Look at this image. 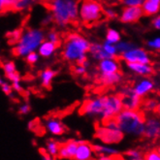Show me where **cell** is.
<instances>
[{"instance_id": "4dcf8cb0", "label": "cell", "mask_w": 160, "mask_h": 160, "mask_svg": "<svg viewBox=\"0 0 160 160\" xmlns=\"http://www.w3.org/2000/svg\"><path fill=\"white\" fill-rule=\"evenodd\" d=\"M134 45L130 42H124V41H119L118 44H116V48H117V52H118V55H120L123 52L129 51L130 49L134 48Z\"/></svg>"}, {"instance_id": "f546056e", "label": "cell", "mask_w": 160, "mask_h": 160, "mask_svg": "<svg viewBox=\"0 0 160 160\" xmlns=\"http://www.w3.org/2000/svg\"><path fill=\"white\" fill-rule=\"evenodd\" d=\"M37 1H39V0H21V1L14 7L13 11H18V12L24 11L29 7H31L33 4H35Z\"/></svg>"}, {"instance_id": "1f68e13d", "label": "cell", "mask_w": 160, "mask_h": 160, "mask_svg": "<svg viewBox=\"0 0 160 160\" xmlns=\"http://www.w3.org/2000/svg\"><path fill=\"white\" fill-rule=\"evenodd\" d=\"M144 107L148 112H155L158 109V107H159L158 100L154 99V98L147 99L146 102H145V104H144Z\"/></svg>"}, {"instance_id": "d590c367", "label": "cell", "mask_w": 160, "mask_h": 160, "mask_svg": "<svg viewBox=\"0 0 160 160\" xmlns=\"http://www.w3.org/2000/svg\"><path fill=\"white\" fill-rule=\"evenodd\" d=\"M21 34H22V31L21 30H14V31L10 32V33L8 34L9 42H10L11 44H16L18 42V40L20 39Z\"/></svg>"}, {"instance_id": "ac0fdd59", "label": "cell", "mask_w": 160, "mask_h": 160, "mask_svg": "<svg viewBox=\"0 0 160 160\" xmlns=\"http://www.w3.org/2000/svg\"><path fill=\"white\" fill-rule=\"evenodd\" d=\"M93 155V148L88 143L83 140H79V145L75 153V160H91Z\"/></svg>"}, {"instance_id": "9a60e30c", "label": "cell", "mask_w": 160, "mask_h": 160, "mask_svg": "<svg viewBox=\"0 0 160 160\" xmlns=\"http://www.w3.org/2000/svg\"><path fill=\"white\" fill-rule=\"evenodd\" d=\"M45 128L53 136H61L65 133L66 128L62 121L56 117H50L45 120Z\"/></svg>"}, {"instance_id": "3957f363", "label": "cell", "mask_w": 160, "mask_h": 160, "mask_svg": "<svg viewBox=\"0 0 160 160\" xmlns=\"http://www.w3.org/2000/svg\"><path fill=\"white\" fill-rule=\"evenodd\" d=\"M115 119L123 134L134 137L144 135L145 117L138 110L122 109Z\"/></svg>"}, {"instance_id": "ee69618b", "label": "cell", "mask_w": 160, "mask_h": 160, "mask_svg": "<svg viewBox=\"0 0 160 160\" xmlns=\"http://www.w3.org/2000/svg\"><path fill=\"white\" fill-rule=\"evenodd\" d=\"M152 25L155 29H160V17L159 16H155L152 20Z\"/></svg>"}, {"instance_id": "ba28073f", "label": "cell", "mask_w": 160, "mask_h": 160, "mask_svg": "<svg viewBox=\"0 0 160 160\" xmlns=\"http://www.w3.org/2000/svg\"><path fill=\"white\" fill-rule=\"evenodd\" d=\"M123 109L121 104L120 96L112 94V95H105V107L103 112L102 121L104 122L111 118H115L118 112Z\"/></svg>"}, {"instance_id": "8d00e7d4", "label": "cell", "mask_w": 160, "mask_h": 160, "mask_svg": "<svg viewBox=\"0 0 160 160\" xmlns=\"http://www.w3.org/2000/svg\"><path fill=\"white\" fill-rule=\"evenodd\" d=\"M73 71L77 76H84L88 72V68L86 66H83L82 64H77L76 66L73 68Z\"/></svg>"}, {"instance_id": "f1b7e54d", "label": "cell", "mask_w": 160, "mask_h": 160, "mask_svg": "<svg viewBox=\"0 0 160 160\" xmlns=\"http://www.w3.org/2000/svg\"><path fill=\"white\" fill-rule=\"evenodd\" d=\"M102 48H103V51H104L105 53L107 54L108 58H117V56H118V52H117L116 45L104 42L102 44Z\"/></svg>"}, {"instance_id": "ffe728a7", "label": "cell", "mask_w": 160, "mask_h": 160, "mask_svg": "<svg viewBox=\"0 0 160 160\" xmlns=\"http://www.w3.org/2000/svg\"><path fill=\"white\" fill-rule=\"evenodd\" d=\"M58 45L52 43L48 40H44L40 44L39 48L37 49V52H38V54L42 56V58H49L54 54V52L58 50Z\"/></svg>"}, {"instance_id": "5b68a950", "label": "cell", "mask_w": 160, "mask_h": 160, "mask_svg": "<svg viewBox=\"0 0 160 160\" xmlns=\"http://www.w3.org/2000/svg\"><path fill=\"white\" fill-rule=\"evenodd\" d=\"M79 20L84 25H94L104 18V9L94 0H80Z\"/></svg>"}, {"instance_id": "4fadbf2b", "label": "cell", "mask_w": 160, "mask_h": 160, "mask_svg": "<svg viewBox=\"0 0 160 160\" xmlns=\"http://www.w3.org/2000/svg\"><path fill=\"white\" fill-rule=\"evenodd\" d=\"M155 88L154 82L149 78H143L139 80L132 88L133 91L141 98H143L149 93H152Z\"/></svg>"}, {"instance_id": "5bb4252c", "label": "cell", "mask_w": 160, "mask_h": 160, "mask_svg": "<svg viewBox=\"0 0 160 160\" xmlns=\"http://www.w3.org/2000/svg\"><path fill=\"white\" fill-rule=\"evenodd\" d=\"M144 13L141 7H126L122 10L119 18L124 23H132L138 22Z\"/></svg>"}, {"instance_id": "6da1fadb", "label": "cell", "mask_w": 160, "mask_h": 160, "mask_svg": "<svg viewBox=\"0 0 160 160\" xmlns=\"http://www.w3.org/2000/svg\"><path fill=\"white\" fill-rule=\"evenodd\" d=\"M53 22L60 27L79 21L78 0H47Z\"/></svg>"}, {"instance_id": "e0dca14e", "label": "cell", "mask_w": 160, "mask_h": 160, "mask_svg": "<svg viewBox=\"0 0 160 160\" xmlns=\"http://www.w3.org/2000/svg\"><path fill=\"white\" fill-rule=\"evenodd\" d=\"M79 145V140H70L59 147L58 157L61 159H74Z\"/></svg>"}, {"instance_id": "b9f144b4", "label": "cell", "mask_w": 160, "mask_h": 160, "mask_svg": "<svg viewBox=\"0 0 160 160\" xmlns=\"http://www.w3.org/2000/svg\"><path fill=\"white\" fill-rule=\"evenodd\" d=\"M30 111H31V107L29 104H27V103H24V104H22L18 108V112H20L21 115H27V114H29Z\"/></svg>"}, {"instance_id": "8992f818", "label": "cell", "mask_w": 160, "mask_h": 160, "mask_svg": "<svg viewBox=\"0 0 160 160\" xmlns=\"http://www.w3.org/2000/svg\"><path fill=\"white\" fill-rule=\"evenodd\" d=\"M124 134L121 132L115 118L104 121V125L97 128L96 137L104 144H117L122 140Z\"/></svg>"}, {"instance_id": "ab89813d", "label": "cell", "mask_w": 160, "mask_h": 160, "mask_svg": "<svg viewBox=\"0 0 160 160\" xmlns=\"http://www.w3.org/2000/svg\"><path fill=\"white\" fill-rule=\"evenodd\" d=\"M143 0H123V4L126 7H141Z\"/></svg>"}, {"instance_id": "f35d334b", "label": "cell", "mask_w": 160, "mask_h": 160, "mask_svg": "<svg viewBox=\"0 0 160 160\" xmlns=\"http://www.w3.org/2000/svg\"><path fill=\"white\" fill-rule=\"evenodd\" d=\"M118 13L116 10H114L112 8H108L106 10H104V17L107 18H110V20H115V18H118Z\"/></svg>"}, {"instance_id": "c3c4849f", "label": "cell", "mask_w": 160, "mask_h": 160, "mask_svg": "<svg viewBox=\"0 0 160 160\" xmlns=\"http://www.w3.org/2000/svg\"><path fill=\"white\" fill-rule=\"evenodd\" d=\"M143 1H145V0H143Z\"/></svg>"}, {"instance_id": "836d02e7", "label": "cell", "mask_w": 160, "mask_h": 160, "mask_svg": "<svg viewBox=\"0 0 160 160\" xmlns=\"http://www.w3.org/2000/svg\"><path fill=\"white\" fill-rule=\"evenodd\" d=\"M47 40L52 42V43H54L56 45H59L60 44V37H59V34L56 32V31H50L47 35Z\"/></svg>"}, {"instance_id": "d4e9b609", "label": "cell", "mask_w": 160, "mask_h": 160, "mask_svg": "<svg viewBox=\"0 0 160 160\" xmlns=\"http://www.w3.org/2000/svg\"><path fill=\"white\" fill-rule=\"evenodd\" d=\"M88 52H89L90 55L92 56V58H94L95 60H98V61H100V60H102V59H104V58H108L107 54L105 53L104 51H103L102 44H100V43L90 44Z\"/></svg>"}, {"instance_id": "f6af8a7d", "label": "cell", "mask_w": 160, "mask_h": 160, "mask_svg": "<svg viewBox=\"0 0 160 160\" xmlns=\"http://www.w3.org/2000/svg\"><path fill=\"white\" fill-rule=\"evenodd\" d=\"M98 160H115L114 156H109V155H101Z\"/></svg>"}, {"instance_id": "7c38bea8", "label": "cell", "mask_w": 160, "mask_h": 160, "mask_svg": "<svg viewBox=\"0 0 160 160\" xmlns=\"http://www.w3.org/2000/svg\"><path fill=\"white\" fill-rule=\"evenodd\" d=\"M144 135L148 139H158L160 136V121L155 116L145 118Z\"/></svg>"}, {"instance_id": "e575fe53", "label": "cell", "mask_w": 160, "mask_h": 160, "mask_svg": "<svg viewBox=\"0 0 160 160\" xmlns=\"http://www.w3.org/2000/svg\"><path fill=\"white\" fill-rule=\"evenodd\" d=\"M39 54L37 52H30V53H28L26 56H25V59L27 61L28 64H30V65H33L35 63L38 62L39 60Z\"/></svg>"}, {"instance_id": "8fae6325", "label": "cell", "mask_w": 160, "mask_h": 160, "mask_svg": "<svg viewBox=\"0 0 160 160\" xmlns=\"http://www.w3.org/2000/svg\"><path fill=\"white\" fill-rule=\"evenodd\" d=\"M2 68L4 71L5 76L11 82V86L14 91L18 93L22 92V86L21 82V76L18 72L17 71L16 65L12 61H7L2 65Z\"/></svg>"}, {"instance_id": "603a6c76", "label": "cell", "mask_w": 160, "mask_h": 160, "mask_svg": "<svg viewBox=\"0 0 160 160\" xmlns=\"http://www.w3.org/2000/svg\"><path fill=\"white\" fill-rule=\"evenodd\" d=\"M55 76H56V71L51 68H47L43 70L40 74V81L42 87H44L45 88H49Z\"/></svg>"}, {"instance_id": "52a82bcc", "label": "cell", "mask_w": 160, "mask_h": 160, "mask_svg": "<svg viewBox=\"0 0 160 160\" xmlns=\"http://www.w3.org/2000/svg\"><path fill=\"white\" fill-rule=\"evenodd\" d=\"M105 107V95L96 96L87 99L83 102L81 112L82 114L90 118H95L102 120L103 112Z\"/></svg>"}, {"instance_id": "60d3db41", "label": "cell", "mask_w": 160, "mask_h": 160, "mask_svg": "<svg viewBox=\"0 0 160 160\" xmlns=\"http://www.w3.org/2000/svg\"><path fill=\"white\" fill-rule=\"evenodd\" d=\"M21 0H4V5L6 8V11L7 10H13L14 7Z\"/></svg>"}, {"instance_id": "30bf717a", "label": "cell", "mask_w": 160, "mask_h": 160, "mask_svg": "<svg viewBox=\"0 0 160 160\" xmlns=\"http://www.w3.org/2000/svg\"><path fill=\"white\" fill-rule=\"evenodd\" d=\"M119 56L126 63H152V58L149 53L142 48L134 47Z\"/></svg>"}, {"instance_id": "484cf974", "label": "cell", "mask_w": 160, "mask_h": 160, "mask_svg": "<svg viewBox=\"0 0 160 160\" xmlns=\"http://www.w3.org/2000/svg\"><path fill=\"white\" fill-rule=\"evenodd\" d=\"M59 147H60L59 144L56 142V141L49 140V141H47V143H46V150L45 152L49 155H51L52 157L55 158V157H58Z\"/></svg>"}, {"instance_id": "4316f807", "label": "cell", "mask_w": 160, "mask_h": 160, "mask_svg": "<svg viewBox=\"0 0 160 160\" xmlns=\"http://www.w3.org/2000/svg\"><path fill=\"white\" fill-rule=\"evenodd\" d=\"M124 160H145V155L139 149H128L123 154Z\"/></svg>"}, {"instance_id": "d6986e66", "label": "cell", "mask_w": 160, "mask_h": 160, "mask_svg": "<svg viewBox=\"0 0 160 160\" xmlns=\"http://www.w3.org/2000/svg\"><path fill=\"white\" fill-rule=\"evenodd\" d=\"M127 67L136 75L149 77L154 73V69L150 63H127Z\"/></svg>"}, {"instance_id": "7dc6e473", "label": "cell", "mask_w": 160, "mask_h": 160, "mask_svg": "<svg viewBox=\"0 0 160 160\" xmlns=\"http://www.w3.org/2000/svg\"><path fill=\"white\" fill-rule=\"evenodd\" d=\"M34 126H35V122L34 121H29L28 122V124H27V128L29 129V130H33L34 129Z\"/></svg>"}, {"instance_id": "44dd1931", "label": "cell", "mask_w": 160, "mask_h": 160, "mask_svg": "<svg viewBox=\"0 0 160 160\" xmlns=\"http://www.w3.org/2000/svg\"><path fill=\"white\" fill-rule=\"evenodd\" d=\"M143 13L147 16L157 15L160 9V0H145L141 6Z\"/></svg>"}, {"instance_id": "7bdbcfd3", "label": "cell", "mask_w": 160, "mask_h": 160, "mask_svg": "<svg viewBox=\"0 0 160 160\" xmlns=\"http://www.w3.org/2000/svg\"><path fill=\"white\" fill-rule=\"evenodd\" d=\"M52 22H53V18H52V16L51 13H50V14H48V15H46V16H45V18H43V21H42V23H43L44 25H49V24L52 23Z\"/></svg>"}, {"instance_id": "277c9868", "label": "cell", "mask_w": 160, "mask_h": 160, "mask_svg": "<svg viewBox=\"0 0 160 160\" xmlns=\"http://www.w3.org/2000/svg\"><path fill=\"white\" fill-rule=\"evenodd\" d=\"M45 40V34L38 28H28L22 31L20 39L15 44L13 52L18 58L25 56L33 52H37L40 44Z\"/></svg>"}, {"instance_id": "d6a6232c", "label": "cell", "mask_w": 160, "mask_h": 160, "mask_svg": "<svg viewBox=\"0 0 160 160\" xmlns=\"http://www.w3.org/2000/svg\"><path fill=\"white\" fill-rule=\"evenodd\" d=\"M147 46L148 47V49L152 51H159L160 49V38L159 37H154L153 39L148 41Z\"/></svg>"}, {"instance_id": "bcb514c9", "label": "cell", "mask_w": 160, "mask_h": 160, "mask_svg": "<svg viewBox=\"0 0 160 160\" xmlns=\"http://www.w3.org/2000/svg\"><path fill=\"white\" fill-rule=\"evenodd\" d=\"M6 11V8L4 5V0H0V14Z\"/></svg>"}, {"instance_id": "9c48e42d", "label": "cell", "mask_w": 160, "mask_h": 160, "mask_svg": "<svg viewBox=\"0 0 160 160\" xmlns=\"http://www.w3.org/2000/svg\"><path fill=\"white\" fill-rule=\"evenodd\" d=\"M118 95L120 96L121 104L123 109L139 110V108L142 105V98L137 95L131 87H123Z\"/></svg>"}, {"instance_id": "83f0119b", "label": "cell", "mask_w": 160, "mask_h": 160, "mask_svg": "<svg viewBox=\"0 0 160 160\" xmlns=\"http://www.w3.org/2000/svg\"><path fill=\"white\" fill-rule=\"evenodd\" d=\"M120 41V34L118 30L116 29H109L106 34V39L105 42L116 45Z\"/></svg>"}, {"instance_id": "cb8c5ba5", "label": "cell", "mask_w": 160, "mask_h": 160, "mask_svg": "<svg viewBox=\"0 0 160 160\" xmlns=\"http://www.w3.org/2000/svg\"><path fill=\"white\" fill-rule=\"evenodd\" d=\"M122 80V74L120 72H117L109 75H100V82L104 86H114V84L119 83Z\"/></svg>"}, {"instance_id": "7a4b0ae2", "label": "cell", "mask_w": 160, "mask_h": 160, "mask_svg": "<svg viewBox=\"0 0 160 160\" xmlns=\"http://www.w3.org/2000/svg\"><path fill=\"white\" fill-rule=\"evenodd\" d=\"M90 43L79 33H70L64 41L62 56L65 60L77 64H83L88 60Z\"/></svg>"}, {"instance_id": "2e32d148", "label": "cell", "mask_w": 160, "mask_h": 160, "mask_svg": "<svg viewBox=\"0 0 160 160\" xmlns=\"http://www.w3.org/2000/svg\"><path fill=\"white\" fill-rule=\"evenodd\" d=\"M120 66L117 58H108L99 61L98 70L100 75H109L119 72Z\"/></svg>"}, {"instance_id": "7402d4cb", "label": "cell", "mask_w": 160, "mask_h": 160, "mask_svg": "<svg viewBox=\"0 0 160 160\" xmlns=\"http://www.w3.org/2000/svg\"><path fill=\"white\" fill-rule=\"evenodd\" d=\"M93 152H96L100 155H109V156H117L118 155L119 152L116 148H112L111 146H105V145H94L92 146Z\"/></svg>"}, {"instance_id": "74e56055", "label": "cell", "mask_w": 160, "mask_h": 160, "mask_svg": "<svg viewBox=\"0 0 160 160\" xmlns=\"http://www.w3.org/2000/svg\"><path fill=\"white\" fill-rule=\"evenodd\" d=\"M145 160H160V153L158 149H153L145 155Z\"/></svg>"}]
</instances>
